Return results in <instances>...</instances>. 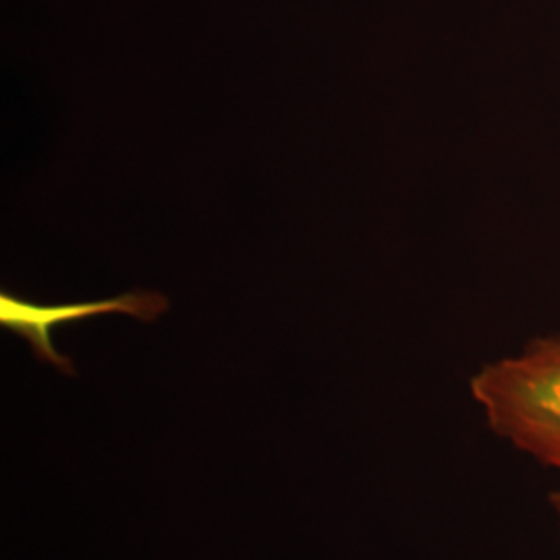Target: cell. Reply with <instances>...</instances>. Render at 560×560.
Instances as JSON below:
<instances>
[{"instance_id":"1","label":"cell","mask_w":560,"mask_h":560,"mask_svg":"<svg viewBox=\"0 0 560 560\" xmlns=\"http://www.w3.org/2000/svg\"><path fill=\"white\" fill-rule=\"evenodd\" d=\"M471 395L497 436L560 471V335L483 365Z\"/></svg>"},{"instance_id":"3","label":"cell","mask_w":560,"mask_h":560,"mask_svg":"<svg viewBox=\"0 0 560 560\" xmlns=\"http://www.w3.org/2000/svg\"><path fill=\"white\" fill-rule=\"evenodd\" d=\"M550 501H552V509H555V515H557V521H559V532H560V488L557 492H552V497H550Z\"/></svg>"},{"instance_id":"2","label":"cell","mask_w":560,"mask_h":560,"mask_svg":"<svg viewBox=\"0 0 560 560\" xmlns=\"http://www.w3.org/2000/svg\"><path fill=\"white\" fill-rule=\"evenodd\" d=\"M168 310V300L154 291H131L127 295L101 301H78L46 305L20 300L7 289L0 293V324L30 342L34 355L44 363H52L67 376H75V368L69 358L60 355L52 345V328L60 324L88 320L106 314H127L141 322L159 320Z\"/></svg>"}]
</instances>
